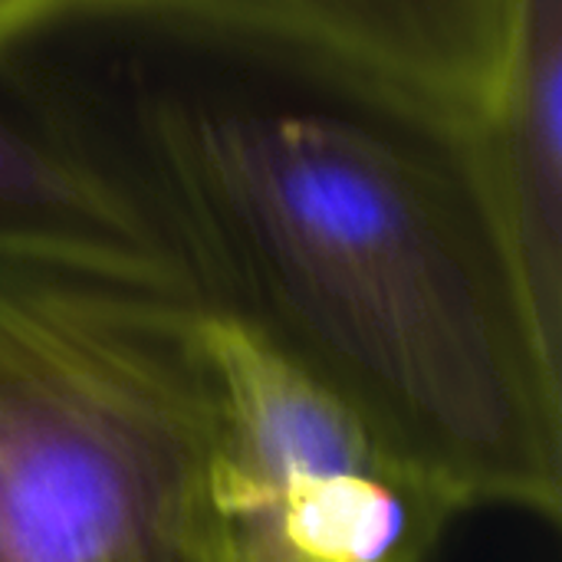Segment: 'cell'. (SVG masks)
Returning <instances> with one entry per match:
<instances>
[{"instance_id":"obj_7","label":"cell","mask_w":562,"mask_h":562,"mask_svg":"<svg viewBox=\"0 0 562 562\" xmlns=\"http://www.w3.org/2000/svg\"><path fill=\"white\" fill-rule=\"evenodd\" d=\"M92 0H0V53L40 30L86 16Z\"/></svg>"},{"instance_id":"obj_5","label":"cell","mask_w":562,"mask_h":562,"mask_svg":"<svg viewBox=\"0 0 562 562\" xmlns=\"http://www.w3.org/2000/svg\"><path fill=\"white\" fill-rule=\"evenodd\" d=\"M445 158L533 333L562 362V0H520L497 82Z\"/></svg>"},{"instance_id":"obj_3","label":"cell","mask_w":562,"mask_h":562,"mask_svg":"<svg viewBox=\"0 0 562 562\" xmlns=\"http://www.w3.org/2000/svg\"><path fill=\"white\" fill-rule=\"evenodd\" d=\"M227 562H428L464 510L352 412L214 310Z\"/></svg>"},{"instance_id":"obj_2","label":"cell","mask_w":562,"mask_h":562,"mask_svg":"<svg viewBox=\"0 0 562 562\" xmlns=\"http://www.w3.org/2000/svg\"><path fill=\"white\" fill-rule=\"evenodd\" d=\"M214 310L161 234L0 214V562H227Z\"/></svg>"},{"instance_id":"obj_6","label":"cell","mask_w":562,"mask_h":562,"mask_svg":"<svg viewBox=\"0 0 562 562\" xmlns=\"http://www.w3.org/2000/svg\"><path fill=\"white\" fill-rule=\"evenodd\" d=\"M0 214L158 234L145 204L95 165L0 119Z\"/></svg>"},{"instance_id":"obj_4","label":"cell","mask_w":562,"mask_h":562,"mask_svg":"<svg viewBox=\"0 0 562 562\" xmlns=\"http://www.w3.org/2000/svg\"><path fill=\"white\" fill-rule=\"evenodd\" d=\"M517 10L520 0H92L86 16L263 56L445 151L491 95Z\"/></svg>"},{"instance_id":"obj_1","label":"cell","mask_w":562,"mask_h":562,"mask_svg":"<svg viewBox=\"0 0 562 562\" xmlns=\"http://www.w3.org/2000/svg\"><path fill=\"white\" fill-rule=\"evenodd\" d=\"M145 211L221 316L454 504L560 520L562 362L448 158L336 112L165 95Z\"/></svg>"}]
</instances>
